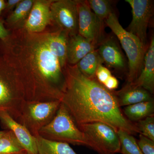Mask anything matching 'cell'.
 <instances>
[{
  "instance_id": "27",
  "label": "cell",
  "mask_w": 154,
  "mask_h": 154,
  "mask_svg": "<svg viewBox=\"0 0 154 154\" xmlns=\"http://www.w3.org/2000/svg\"><path fill=\"white\" fill-rule=\"evenodd\" d=\"M112 75L111 72L107 68L99 65L97 68L95 74L96 79L99 83L103 85L109 77Z\"/></svg>"
},
{
  "instance_id": "21",
  "label": "cell",
  "mask_w": 154,
  "mask_h": 154,
  "mask_svg": "<svg viewBox=\"0 0 154 154\" xmlns=\"http://www.w3.org/2000/svg\"><path fill=\"white\" fill-rule=\"evenodd\" d=\"M103 63L98 50L95 49L84 57L76 66L80 71L86 76L96 78L95 74L97 68Z\"/></svg>"
},
{
  "instance_id": "17",
  "label": "cell",
  "mask_w": 154,
  "mask_h": 154,
  "mask_svg": "<svg viewBox=\"0 0 154 154\" xmlns=\"http://www.w3.org/2000/svg\"><path fill=\"white\" fill-rule=\"evenodd\" d=\"M34 0H21L15 9L5 20L6 28L10 31L24 28Z\"/></svg>"
},
{
  "instance_id": "20",
  "label": "cell",
  "mask_w": 154,
  "mask_h": 154,
  "mask_svg": "<svg viewBox=\"0 0 154 154\" xmlns=\"http://www.w3.org/2000/svg\"><path fill=\"white\" fill-rule=\"evenodd\" d=\"M125 116L131 122H137L154 116V101H146L127 106L123 110Z\"/></svg>"
},
{
  "instance_id": "19",
  "label": "cell",
  "mask_w": 154,
  "mask_h": 154,
  "mask_svg": "<svg viewBox=\"0 0 154 154\" xmlns=\"http://www.w3.org/2000/svg\"><path fill=\"white\" fill-rule=\"evenodd\" d=\"M35 137L38 154H78L69 144L48 140L39 135Z\"/></svg>"
},
{
  "instance_id": "33",
  "label": "cell",
  "mask_w": 154,
  "mask_h": 154,
  "mask_svg": "<svg viewBox=\"0 0 154 154\" xmlns=\"http://www.w3.org/2000/svg\"><path fill=\"white\" fill-rule=\"evenodd\" d=\"M1 14H2V12H1V11H0V17H1Z\"/></svg>"
},
{
  "instance_id": "31",
  "label": "cell",
  "mask_w": 154,
  "mask_h": 154,
  "mask_svg": "<svg viewBox=\"0 0 154 154\" xmlns=\"http://www.w3.org/2000/svg\"><path fill=\"white\" fill-rule=\"evenodd\" d=\"M6 5V1L0 0V11L2 12L5 8Z\"/></svg>"
},
{
  "instance_id": "23",
  "label": "cell",
  "mask_w": 154,
  "mask_h": 154,
  "mask_svg": "<svg viewBox=\"0 0 154 154\" xmlns=\"http://www.w3.org/2000/svg\"><path fill=\"white\" fill-rule=\"evenodd\" d=\"M120 143L119 153L122 154H143L132 135L119 129L117 131Z\"/></svg>"
},
{
  "instance_id": "14",
  "label": "cell",
  "mask_w": 154,
  "mask_h": 154,
  "mask_svg": "<svg viewBox=\"0 0 154 154\" xmlns=\"http://www.w3.org/2000/svg\"><path fill=\"white\" fill-rule=\"evenodd\" d=\"M96 44L78 33L69 36L67 47V63L76 65L89 53L95 50Z\"/></svg>"
},
{
  "instance_id": "16",
  "label": "cell",
  "mask_w": 154,
  "mask_h": 154,
  "mask_svg": "<svg viewBox=\"0 0 154 154\" xmlns=\"http://www.w3.org/2000/svg\"><path fill=\"white\" fill-rule=\"evenodd\" d=\"M119 107L128 106L140 102L154 101L151 94L145 89L127 84L118 92H115Z\"/></svg>"
},
{
  "instance_id": "8",
  "label": "cell",
  "mask_w": 154,
  "mask_h": 154,
  "mask_svg": "<svg viewBox=\"0 0 154 154\" xmlns=\"http://www.w3.org/2000/svg\"><path fill=\"white\" fill-rule=\"evenodd\" d=\"M53 24L69 36L79 33L76 2L72 0H54L51 5Z\"/></svg>"
},
{
  "instance_id": "3",
  "label": "cell",
  "mask_w": 154,
  "mask_h": 154,
  "mask_svg": "<svg viewBox=\"0 0 154 154\" xmlns=\"http://www.w3.org/2000/svg\"><path fill=\"white\" fill-rule=\"evenodd\" d=\"M25 102L18 77L0 53V111L7 112L18 122Z\"/></svg>"
},
{
  "instance_id": "13",
  "label": "cell",
  "mask_w": 154,
  "mask_h": 154,
  "mask_svg": "<svg viewBox=\"0 0 154 154\" xmlns=\"http://www.w3.org/2000/svg\"><path fill=\"white\" fill-rule=\"evenodd\" d=\"M48 44L51 51L58 58L61 66L64 69L67 64V47L69 36L54 25L45 29Z\"/></svg>"
},
{
  "instance_id": "15",
  "label": "cell",
  "mask_w": 154,
  "mask_h": 154,
  "mask_svg": "<svg viewBox=\"0 0 154 154\" xmlns=\"http://www.w3.org/2000/svg\"><path fill=\"white\" fill-rule=\"evenodd\" d=\"M143 67L137 79L129 83L135 87H140L152 94L154 91V38H151L144 57ZM128 84V83H127Z\"/></svg>"
},
{
  "instance_id": "34",
  "label": "cell",
  "mask_w": 154,
  "mask_h": 154,
  "mask_svg": "<svg viewBox=\"0 0 154 154\" xmlns=\"http://www.w3.org/2000/svg\"><path fill=\"white\" fill-rule=\"evenodd\" d=\"M25 154H28V153L26 152V153H25Z\"/></svg>"
},
{
  "instance_id": "12",
  "label": "cell",
  "mask_w": 154,
  "mask_h": 154,
  "mask_svg": "<svg viewBox=\"0 0 154 154\" xmlns=\"http://www.w3.org/2000/svg\"><path fill=\"white\" fill-rule=\"evenodd\" d=\"M0 122L7 130L14 134L26 152L38 154L36 139L25 126L16 121L5 111H0Z\"/></svg>"
},
{
  "instance_id": "29",
  "label": "cell",
  "mask_w": 154,
  "mask_h": 154,
  "mask_svg": "<svg viewBox=\"0 0 154 154\" xmlns=\"http://www.w3.org/2000/svg\"><path fill=\"white\" fill-rule=\"evenodd\" d=\"M103 85L109 91H113L118 88L119 82L116 78L111 75L106 80Z\"/></svg>"
},
{
  "instance_id": "1",
  "label": "cell",
  "mask_w": 154,
  "mask_h": 154,
  "mask_svg": "<svg viewBox=\"0 0 154 154\" xmlns=\"http://www.w3.org/2000/svg\"><path fill=\"white\" fill-rule=\"evenodd\" d=\"M0 40V53L22 85L26 102L60 100L65 85L64 69L48 44L45 30L31 33L24 28Z\"/></svg>"
},
{
  "instance_id": "28",
  "label": "cell",
  "mask_w": 154,
  "mask_h": 154,
  "mask_svg": "<svg viewBox=\"0 0 154 154\" xmlns=\"http://www.w3.org/2000/svg\"><path fill=\"white\" fill-rule=\"evenodd\" d=\"M21 0H8L6 1V5L4 11L2 12L1 17L4 19V17H6L11 14L17 5L21 2Z\"/></svg>"
},
{
  "instance_id": "7",
  "label": "cell",
  "mask_w": 154,
  "mask_h": 154,
  "mask_svg": "<svg viewBox=\"0 0 154 154\" xmlns=\"http://www.w3.org/2000/svg\"><path fill=\"white\" fill-rule=\"evenodd\" d=\"M60 100L49 102H25L18 122L24 125L34 137L51 122L61 104Z\"/></svg>"
},
{
  "instance_id": "11",
  "label": "cell",
  "mask_w": 154,
  "mask_h": 154,
  "mask_svg": "<svg viewBox=\"0 0 154 154\" xmlns=\"http://www.w3.org/2000/svg\"><path fill=\"white\" fill-rule=\"evenodd\" d=\"M54 0H34L24 28L31 33H40L53 25L51 5Z\"/></svg>"
},
{
  "instance_id": "32",
  "label": "cell",
  "mask_w": 154,
  "mask_h": 154,
  "mask_svg": "<svg viewBox=\"0 0 154 154\" xmlns=\"http://www.w3.org/2000/svg\"><path fill=\"white\" fill-rule=\"evenodd\" d=\"M6 130L2 131H0V136L4 134L5 133V132Z\"/></svg>"
},
{
  "instance_id": "18",
  "label": "cell",
  "mask_w": 154,
  "mask_h": 154,
  "mask_svg": "<svg viewBox=\"0 0 154 154\" xmlns=\"http://www.w3.org/2000/svg\"><path fill=\"white\" fill-rule=\"evenodd\" d=\"M98 52L103 62L109 67L122 69L125 66L124 58L114 41L108 39L100 45Z\"/></svg>"
},
{
  "instance_id": "24",
  "label": "cell",
  "mask_w": 154,
  "mask_h": 154,
  "mask_svg": "<svg viewBox=\"0 0 154 154\" xmlns=\"http://www.w3.org/2000/svg\"><path fill=\"white\" fill-rule=\"evenodd\" d=\"M90 8L101 22L103 23L112 11L110 2L107 0H89L87 1Z\"/></svg>"
},
{
  "instance_id": "4",
  "label": "cell",
  "mask_w": 154,
  "mask_h": 154,
  "mask_svg": "<svg viewBox=\"0 0 154 154\" xmlns=\"http://www.w3.org/2000/svg\"><path fill=\"white\" fill-rule=\"evenodd\" d=\"M38 135L48 140L90 147L85 135L62 102L54 117L39 131Z\"/></svg>"
},
{
  "instance_id": "26",
  "label": "cell",
  "mask_w": 154,
  "mask_h": 154,
  "mask_svg": "<svg viewBox=\"0 0 154 154\" xmlns=\"http://www.w3.org/2000/svg\"><path fill=\"white\" fill-rule=\"evenodd\" d=\"M138 146L143 154H154V141L140 134Z\"/></svg>"
},
{
  "instance_id": "9",
  "label": "cell",
  "mask_w": 154,
  "mask_h": 154,
  "mask_svg": "<svg viewBox=\"0 0 154 154\" xmlns=\"http://www.w3.org/2000/svg\"><path fill=\"white\" fill-rule=\"evenodd\" d=\"M132 9V19L127 31L140 39L145 46L147 42V30L153 14L152 1L125 0Z\"/></svg>"
},
{
  "instance_id": "10",
  "label": "cell",
  "mask_w": 154,
  "mask_h": 154,
  "mask_svg": "<svg viewBox=\"0 0 154 154\" xmlns=\"http://www.w3.org/2000/svg\"><path fill=\"white\" fill-rule=\"evenodd\" d=\"M78 14L79 33L96 44L102 34V22L90 8L86 1L76 0Z\"/></svg>"
},
{
  "instance_id": "25",
  "label": "cell",
  "mask_w": 154,
  "mask_h": 154,
  "mask_svg": "<svg viewBox=\"0 0 154 154\" xmlns=\"http://www.w3.org/2000/svg\"><path fill=\"white\" fill-rule=\"evenodd\" d=\"M140 134L154 141V116H149L135 123Z\"/></svg>"
},
{
  "instance_id": "30",
  "label": "cell",
  "mask_w": 154,
  "mask_h": 154,
  "mask_svg": "<svg viewBox=\"0 0 154 154\" xmlns=\"http://www.w3.org/2000/svg\"><path fill=\"white\" fill-rule=\"evenodd\" d=\"M11 31L6 28L5 25V20L0 17V40L5 41L8 38Z\"/></svg>"
},
{
  "instance_id": "2",
  "label": "cell",
  "mask_w": 154,
  "mask_h": 154,
  "mask_svg": "<svg viewBox=\"0 0 154 154\" xmlns=\"http://www.w3.org/2000/svg\"><path fill=\"white\" fill-rule=\"evenodd\" d=\"M64 71L65 85L61 102L78 126L102 122L116 131L121 129L131 135L138 133L135 123L122 112L114 91L108 90L96 78L86 76L76 65L67 63Z\"/></svg>"
},
{
  "instance_id": "22",
  "label": "cell",
  "mask_w": 154,
  "mask_h": 154,
  "mask_svg": "<svg viewBox=\"0 0 154 154\" xmlns=\"http://www.w3.org/2000/svg\"><path fill=\"white\" fill-rule=\"evenodd\" d=\"M26 152L11 131L0 136V154H25Z\"/></svg>"
},
{
  "instance_id": "6",
  "label": "cell",
  "mask_w": 154,
  "mask_h": 154,
  "mask_svg": "<svg viewBox=\"0 0 154 154\" xmlns=\"http://www.w3.org/2000/svg\"><path fill=\"white\" fill-rule=\"evenodd\" d=\"M84 133L90 144V148L99 154L119 153L120 143L117 131L102 122L87 123L78 126Z\"/></svg>"
},
{
  "instance_id": "5",
  "label": "cell",
  "mask_w": 154,
  "mask_h": 154,
  "mask_svg": "<svg viewBox=\"0 0 154 154\" xmlns=\"http://www.w3.org/2000/svg\"><path fill=\"white\" fill-rule=\"evenodd\" d=\"M105 23L117 36L128 60V84L137 79L143 66L145 46L140 39L122 28L113 12L105 20Z\"/></svg>"
}]
</instances>
